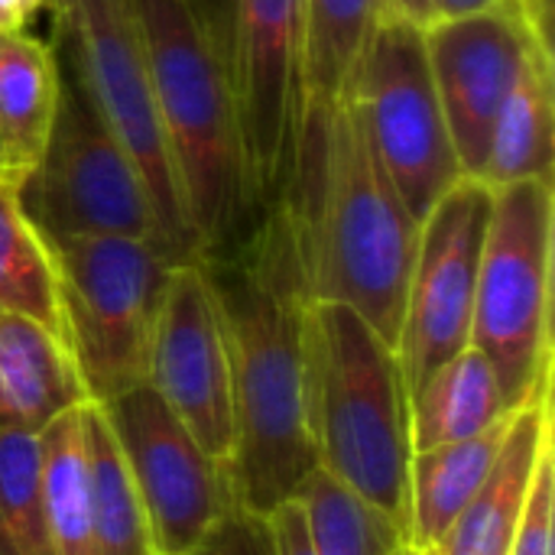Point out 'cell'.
Here are the masks:
<instances>
[{"instance_id":"obj_4","label":"cell","mask_w":555,"mask_h":555,"mask_svg":"<svg viewBox=\"0 0 555 555\" xmlns=\"http://www.w3.org/2000/svg\"><path fill=\"white\" fill-rule=\"evenodd\" d=\"M133 10L185 221L205 257L257 221L224 42L198 0H133Z\"/></svg>"},{"instance_id":"obj_17","label":"cell","mask_w":555,"mask_h":555,"mask_svg":"<svg viewBox=\"0 0 555 555\" xmlns=\"http://www.w3.org/2000/svg\"><path fill=\"white\" fill-rule=\"evenodd\" d=\"M555 169V72L546 36H537L514 88L507 91L488 143L481 182L491 189L553 179Z\"/></svg>"},{"instance_id":"obj_26","label":"cell","mask_w":555,"mask_h":555,"mask_svg":"<svg viewBox=\"0 0 555 555\" xmlns=\"http://www.w3.org/2000/svg\"><path fill=\"white\" fill-rule=\"evenodd\" d=\"M0 540L7 555H52L39 433L0 426Z\"/></svg>"},{"instance_id":"obj_23","label":"cell","mask_w":555,"mask_h":555,"mask_svg":"<svg viewBox=\"0 0 555 555\" xmlns=\"http://www.w3.org/2000/svg\"><path fill=\"white\" fill-rule=\"evenodd\" d=\"M85 442L101 555H159L127 459L104 410L94 403L85 406Z\"/></svg>"},{"instance_id":"obj_1","label":"cell","mask_w":555,"mask_h":555,"mask_svg":"<svg viewBox=\"0 0 555 555\" xmlns=\"http://www.w3.org/2000/svg\"><path fill=\"white\" fill-rule=\"evenodd\" d=\"M228 345L234 449L231 481L241 507L270 514L315 472L302 406L306 289L293 221L267 208L237 241L202 257Z\"/></svg>"},{"instance_id":"obj_29","label":"cell","mask_w":555,"mask_h":555,"mask_svg":"<svg viewBox=\"0 0 555 555\" xmlns=\"http://www.w3.org/2000/svg\"><path fill=\"white\" fill-rule=\"evenodd\" d=\"M270 524L276 533V550L280 555H315L309 546V533H306V517L299 501H286L276 511H270Z\"/></svg>"},{"instance_id":"obj_22","label":"cell","mask_w":555,"mask_h":555,"mask_svg":"<svg viewBox=\"0 0 555 555\" xmlns=\"http://www.w3.org/2000/svg\"><path fill=\"white\" fill-rule=\"evenodd\" d=\"M85 406H72L39 429L42 494L52 555H101L91 501Z\"/></svg>"},{"instance_id":"obj_5","label":"cell","mask_w":555,"mask_h":555,"mask_svg":"<svg viewBox=\"0 0 555 555\" xmlns=\"http://www.w3.org/2000/svg\"><path fill=\"white\" fill-rule=\"evenodd\" d=\"M553 179L491 189L472 348L488 358L511 410L553 380Z\"/></svg>"},{"instance_id":"obj_34","label":"cell","mask_w":555,"mask_h":555,"mask_svg":"<svg viewBox=\"0 0 555 555\" xmlns=\"http://www.w3.org/2000/svg\"><path fill=\"white\" fill-rule=\"evenodd\" d=\"M0 176H10V169H7V156H3V140H0ZM16 179V176H13Z\"/></svg>"},{"instance_id":"obj_13","label":"cell","mask_w":555,"mask_h":555,"mask_svg":"<svg viewBox=\"0 0 555 555\" xmlns=\"http://www.w3.org/2000/svg\"><path fill=\"white\" fill-rule=\"evenodd\" d=\"M146 387L179 416L208 455L231 468V367L202 260L179 263L169 276L150 341Z\"/></svg>"},{"instance_id":"obj_16","label":"cell","mask_w":555,"mask_h":555,"mask_svg":"<svg viewBox=\"0 0 555 555\" xmlns=\"http://www.w3.org/2000/svg\"><path fill=\"white\" fill-rule=\"evenodd\" d=\"M81 403L88 397L62 335L0 309V426L39 433Z\"/></svg>"},{"instance_id":"obj_10","label":"cell","mask_w":555,"mask_h":555,"mask_svg":"<svg viewBox=\"0 0 555 555\" xmlns=\"http://www.w3.org/2000/svg\"><path fill=\"white\" fill-rule=\"evenodd\" d=\"M302 0H234L224 46L257 218L293 179L302 124Z\"/></svg>"},{"instance_id":"obj_9","label":"cell","mask_w":555,"mask_h":555,"mask_svg":"<svg viewBox=\"0 0 555 555\" xmlns=\"http://www.w3.org/2000/svg\"><path fill=\"white\" fill-rule=\"evenodd\" d=\"M348 98L397 195L423 224L433 205L465 179L436 94L423 26L387 7Z\"/></svg>"},{"instance_id":"obj_36","label":"cell","mask_w":555,"mask_h":555,"mask_svg":"<svg viewBox=\"0 0 555 555\" xmlns=\"http://www.w3.org/2000/svg\"><path fill=\"white\" fill-rule=\"evenodd\" d=\"M0 555H7V546H3V540H0Z\"/></svg>"},{"instance_id":"obj_25","label":"cell","mask_w":555,"mask_h":555,"mask_svg":"<svg viewBox=\"0 0 555 555\" xmlns=\"http://www.w3.org/2000/svg\"><path fill=\"white\" fill-rule=\"evenodd\" d=\"M296 501L315 555H397L406 543L403 530L390 517L319 468L306 478Z\"/></svg>"},{"instance_id":"obj_6","label":"cell","mask_w":555,"mask_h":555,"mask_svg":"<svg viewBox=\"0 0 555 555\" xmlns=\"http://www.w3.org/2000/svg\"><path fill=\"white\" fill-rule=\"evenodd\" d=\"M55 267L62 338L88 403L107 406L146 384V358L172 263L143 237L46 241Z\"/></svg>"},{"instance_id":"obj_7","label":"cell","mask_w":555,"mask_h":555,"mask_svg":"<svg viewBox=\"0 0 555 555\" xmlns=\"http://www.w3.org/2000/svg\"><path fill=\"white\" fill-rule=\"evenodd\" d=\"M52 13L59 62L78 78L88 101L146 182L163 254L172 263L202 260L166 150L133 0H52Z\"/></svg>"},{"instance_id":"obj_27","label":"cell","mask_w":555,"mask_h":555,"mask_svg":"<svg viewBox=\"0 0 555 555\" xmlns=\"http://www.w3.org/2000/svg\"><path fill=\"white\" fill-rule=\"evenodd\" d=\"M182 555H280L270 514L234 504L195 546Z\"/></svg>"},{"instance_id":"obj_14","label":"cell","mask_w":555,"mask_h":555,"mask_svg":"<svg viewBox=\"0 0 555 555\" xmlns=\"http://www.w3.org/2000/svg\"><path fill=\"white\" fill-rule=\"evenodd\" d=\"M537 36L550 39V33H540L517 3L433 20L423 29L436 94L459 166L468 179H481L494 117Z\"/></svg>"},{"instance_id":"obj_28","label":"cell","mask_w":555,"mask_h":555,"mask_svg":"<svg viewBox=\"0 0 555 555\" xmlns=\"http://www.w3.org/2000/svg\"><path fill=\"white\" fill-rule=\"evenodd\" d=\"M553 520H555V449L550 446L540 459L524 517L511 540L507 555H553Z\"/></svg>"},{"instance_id":"obj_3","label":"cell","mask_w":555,"mask_h":555,"mask_svg":"<svg viewBox=\"0 0 555 555\" xmlns=\"http://www.w3.org/2000/svg\"><path fill=\"white\" fill-rule=\"evenodd\" d=\"M302 406L315 468L410 537L413 423L397 348L351 309L309 302Z\"/></svg>"},{"instance_id":"obj_12","label":"cell","mask_w":555,"mask_h":555,"mask_svg":"<svg viewBox=\"0 0 555 555\" xmlns=\"http://www.w3.org/2000/svg\"><path fill=\"white\" fill-rule=\"evenodd\" d=\"M101 410L140 491L156 553L182 555L237 504L231 468L146 384Z\"/></svg>"},{"instance_id":"obj_11","label":"cell","mask_w":555,"mask_h":555,"mask_svg":"<svg viewBox=\"0 0 555 555\" xmlns=\"http://www.w3.org/2000/svg\"><path fill=\"white\" fill-rule=\"evenodd\" d=\"M488 215L491 185L465 176L433 205L420 224V244L397 338V358L410 397L439 364L472 345Z\"/></svg>"},{"instance_id":"obj_30","label":"cell","mask_w":555,"mask_h":555,"mask_svg":"<svg viewBox=\"0 0 555 555\" xmlns=\"http://www.w3.org/2000/svg\"><path fill=\"white\" fill-rule=\"evenodd\" d=\"M52 0H0V33H26Z\"/></svg>"},{"instance_id":"obj_2","label":"cell","mask_w":555,"mask_h":555,"mask_svg":"<svg viewBox=\"0 0 555 555\" xmlns=\"http://www.w3.org/2000/svg\"><path fill=\"white\" fill-rule=\"evenodd\" d=\"M276 205L293 221L306 299L351 309L397 348L420 221L384 172L351 98L299 130L293 179Z\"/></svg>"},{"instance_id":"obj_32","label":"cell","mask_w":555,"mask_h":555,"mask_svg":"<svg viewBox=\"0 0 555 555\" xmlns=\"http://www.w3.org/2000/svg\"><path fill=\"white\" fill-rule=\"evenodd\" d=\"M387 7H390L393 13H400V16L413 20V23H416V26H423V29L436 20V7H433V0H387Z\"/></svg>"},{"instance_id":"obj_19","label":"cell","mask_w":555,"mask_h":555,"mask_svg":"<svg viewBox=\"0 0 555 555\" xmlns=\"http://www.w3.org/2000/svg\"><path fill=\"white\" fill-rule=\"evenodd\" d=\"M514 410L478 436L413 452L410 462V537L416 550H433L442 543L455 517L475 498L488 472L494 468L501 446L507 439Z\"/></svg>"},{"instance_id":"obj_33","label":"cell","mask_w":555,"mask_h":555,"mask_svg":"<svg viewBox=\"0 0 555 555\" xmlns=\"http://www.w3.org/2000/svg\"><path fill=\"white\" fill-rule=\"evenodd\" d=\"M397 555H423V550H416V546H410V543H403V546L397 550Z\"/></svg>"},{"instance_id":"obj_35","label":"cell","mask_w":555,"mask_h":555,"mask_svg":"<svg viewBox=\"0 0 555 555\" xmlns=\"http://www.w3.org/2000/svg\"><path fill=\"white\" fill-rule=\"evenodd\" d=\"M423 555H439L436 550H423Z\"/></svg>"},{"instance_id":"obj_21","label":"cell","mask_w":555,"mask_h":555,"mask_svg":"<svg viewBox=\"0 0 555 555\" xmlns=\"http://www.w3.org/2000/svg\"><path fill=\"white\" fill-rule=\"evenodd\" d=\"M511 413L501 384L478 348H465L439 364L410 397L413 452L449 446L485 433Z\"/></svg>"},{"instance_id":"obj_20","label":"cell","mask_w":555,"mask_h":555,"mask_svg":"<svg viewBox=\"0 0 555 555\" xmlns=\"http://www.w3.org/2000/svg\"><path fill=\"white\" fill-rule=\"evenodd\" d=\"M59 101V59L49 42L0 33V140L10 176L23 179L42 153Z\"/></svg>"},{"instance_id":"obj_15","label":"cell","mask_w":555,"mask_h":555,"mask_svg":"<svg viewBox=\"0 0 555 555\" xmlns=\"http://www.w3.org/2000/svg\"><path fill=\"white\" fill-rule=\"evenodd\" d=\"M553 446V380L524 400L514 416L501 455L475 498L455 517L439 555H507L524 517L543 452Z\"/></svg>"},{"instance_id":"obj_24","label":"cell","mask_w":555,"mask_h":555,"mask_svg":"<svg viewBox=\"0 0 555 555\" xmlns=\"http://www.w3.org/2000/svg\"><path fill=\"white\" fill-rule=\"evenodd\" d=\"M0 309L62 335L52 254L29 221L20 202V179L13 176H0Z\"/></svg>"},{"instance_id":"obj_31","label":"cell","mask_w":555,"mask_h":555,"mask_svg":"<svg viewBox=\"0 0 555 555\" xmlns=\"http://www.w3.org/2000/svg\"><path fill=\"white\" fill-rule=\"evenodd\" d=\"M504 3H517V0H433L436 7V20H449V16H468V13H485ZM520 7V3H517ZM524 10V7H520Z\"/></svg>"},{"instance_id":"obj_18","label":"cell","mask_w":555,"mask_h":555,"mask_svg":"<svg viewBox=\"0 0 555 555\" xmlns=\"http://www.w3.org/2000/svg\"><path fill=\"white\" fill-rule=\"evenodd\" d=\"M387 0H302V127L325 120L351 91Z\"/></svg>"},{"instance_id":"obj_8","label":"cell","mask_w":555,"mask_h":555,"mask_svg":"<svg viewBox=\"0 0 555 555\" xmlns=\"http://www.w3.org/2000/svg\"><path fill=\"white\" fill-rule=\"evenodd\" d=\"M20 202L42 241L117 234L163 250L140 169L62 62L55 117L39 159L20 179Z\"/></svg>"}]
</instances>
